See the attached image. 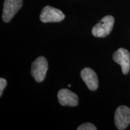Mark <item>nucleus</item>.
<instances>
[{
  "mask_svg": "<svg viewBox=\"0 0 130 130\" xmlns=\"http://www.w3.org/2000/svg\"><path fill=\"white\" fill-rule=\"evenodd\" d=\"M115 19L112 16L108 15L102 18L99 23L92 28V35L96 37H105L108 36L113 28Z\"/></svg>",
  "mask_w": 130,
  "mask_h": 130,
  "instance_id": "1",
  "label": "nucleus"
},
{
  "mask_svg": "<svg viewBox=\"0 0 130 130\" xmlns=\"http://www.w3.org/2000/svg\"><path fill=\"white\" fill-rule=\"evenodd\" d=\"M48 68V61L44 57H39L32 62L31 73L36 81L40 83L44 80Z\"/></svg>",
  "mask_w": 130,
  "mask_h": 130,
  "instance_id": "2",
  "label": "nucleus"
},
{
  "mask_svg": "<svg viewBox=\"0 0 130 130\" xmlns=\"http://www.w3.org/2000/svg\"><path fill=\"white\" fill-rule=\"evenodd\" d=\"M65 15L60 10L47 6L43 8L40 15V19L43 23L58 22L64 19Z\"/></svg>",
  "mask_w": 130,
  "mask_h": 130,
  "instance_id": "3",
  "label": "nucleus"
},
{
  "mask_svg": "<svg viewBox=\"0 0 130 130\" xmlns=\"http://www.w3.org/2000/svg\"><path fill=\"white\" fill-rule=\"evenodd\" d=\"M115 122L118 129H125L130 123V109L125 105L119 107L115 111Z\"/></svg>",
  "mask_w": 130,
  "mask_h": 130,
  "instance_id": "4",
  "label": "nucleus"
},
{
  "mask_svg": "<svg viewBox=\"0 0 130 130\" xmlns=\"http://www.w3.org/2000/svg\"><path fill=\"white\" fill-rule=\"evenodd\" d=\"M22 6V0H5L3 13V19L9 22Z\"/></svg>",
  "mask_w": 130,
  "mask_h": 130,
  "instance_id": "5",
  "label": "nucleus"
},
{
  "mask_svg": "<svg viewBox=\"0 0 130 130\" xmlns=\"http://www.w3.org/2000/svg\"><path fill=\"white\" fill-rule=\"evenodd\" d=\"M113 60L121 66L122 71L126 75L130 70V54L125 48H119L113 54Z\"/></svg>",
  "mask_w": 130,
  "mask_h": 130,
  "instance_id": "6",
  "label": "nucleus"
},
{
  "mask_svg": "<svg viewBox=\"0 0 130 130\" xmlns=\"http://www.w3.org/2000/svg\"><path fill=\"white\" fill-rule=\"evenodd\" d=\"M58 100L63 106L75 107L78 104V97L72 91L62 89L58 93Z\"/></svg>",
  "mask_w": 130,
  "mask_h": 130,
  "instance_id": "7",
  "label": "nucleus"
},
{
  "mask_svg": "<svg viewBox=\"0 0 130 130\" xmlns=\"http://www.w3.org/2000/svg\"><path fill=\"white\" fill-rule=\"evenodd\" d=\"M81 77L90 90H96L98 87L99 81L97 75L93 69L86 68L81 71Z\"/></svg>",
  "mask_w": 130,
  "mask_h": 130,
  "instance_id": "8",
  "label": "nucleus"
},
{
  "mask_svg": "<svg viewBox=\"0 0 130 130\" xmlns=\"http://www.w3.org/2000/svg\"><path fill=\"white\" fill-rule=\"evenodd\" d=\"M78 130H96L97 128L92 123H86L81 125L77 128Z\"/></svg>",
  "mask_w": 130,
  "mask_h": 130,
  "instance_id": "9",
  "label": "nucleus"
},
{
  "mask_svg": "<svg viewBox=\"0 0 130 130\" xmlns=\"http://www.w3.org/2000/svg\"><path fill=\"white\" fill-rule=\"evenodd\" d=\"M7 81L6 79L1 78H0V96H2L4 89L7 86Z\"/></svg>",
  "mask_w": 130,
  "mask_h": 130,
  "instance_id": "10",
  "label": "nucleus"
},
{
  "mask_svg": "<svg viewBox=\"0 0 130 130\" xmlns=\"http://www.w3.org/2000/svg\"><path fill=\"white\" fill-rule=\"evenodd\" d=\"M68 87H71V84H69V85H68Z\"/></svg>",
  "mask_w": 130,
  "mask_h": 130,
  "instance_id": "11",
  "label": "nucleus"
}]
</instances>
